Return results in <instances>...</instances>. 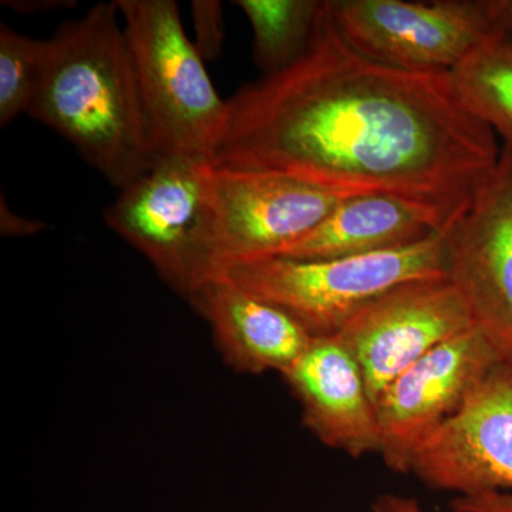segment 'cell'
<instances>
[{"label":"cell","instance_id":"6da1fadb","mask_svg":"<svg viewBox=\"0 0 512 512\" xmlns=\"http://www.w3.org/2000/svg\"><path fill=\"white\" fill-rule=\"evenodd\" d=\"M500 156L494 131L463 106L450 73L360 55L323 0L301 59L229 97L212 163L292 175L345 197L394 195L451 224Z\"/></svg>","mask_w":512,"mask_h":512},{"label":"cell","instance_id":"7a4b0ae2","mask_svg":"<svg viewBox=\"0 0 512 512\" xmlns=\"http://www.w3.org/2000/svg\"><path fill=\"white\" fill-rule=\"evenodd\" d=\"M29 117L53 128L111 185L157 160L119 8L100 2L49 39Z\"/></svg>","mask_w":512,"mask_h":512},{"label":"cell","instance_id":"3957f363","mask_svg":"<svg viewBox=\"0 0 512 512\" xmlns=\"http://www.w3.org/2000/svg\"><path fill=\"white\" fill-rule=\"evenodd\" d=\"M212 276L227 278L282 309L312 338H329L396 286L447 276L446 247L441 231L392 251L333 259L266 256L229 265Z\"/></svg>","mask_w":512,"mask_h":512},{"label":"cell","instance_id":"277c9868","mask_svg":"<svg viewBox=\"0 0 512 512\" xmlns=\"http://www.w3.org/2000/svg\"><path fill=\"white\" fill-rule=\"evenodd\" d=\"M157 158L214 156L227 100L185 35L174 0H116Z\"/></svg>","mask_w":512,"mask_h":512},{"label":"cell","instance_id":"5b68a950","mask_svg":"<svg viewBox=\"0 0 512 512\" xmlns=\"http://www.w3.org/2000/svg\"><path fill=\"white\" fill-rule=\"evenodd\" d=\"M214 163L197 156L160 157L121 188L104 212L107 227L146 256L184 296L200 285L211 222Z\"/></svg>","mask_w":512,"mask_h":512},{"label":"cell","instance_id":"8992f818","mask_svg":"<svg viewBox=\"0 0 512 512\" xmlns=\"http://www.w3.org/2000/svg\"><path fill=\"white\" fill-rule=\"evenodd\" d=\"M345 198L292 175L214 164L200 285L229 265L281 254Z\"/></svg>","mask_w":512,"mask_h":512},{"label":"cell","instance_id":"52a82bcc","mask_svg":"<svg viewBox=\"0 0 512 512\" xmlns=\"http://www.w3.org/2000/svg\"><path fill=\"white\" fill-rule=\"evenodd\" d=\"M329 8L356 52L406 72L451 73L497 32L490 0H329Z\"/></svg>","mask_w":512,"mask_h":512},{"label":"cell","instance_id":"ba28073f","mask_svg":"<svg viewBox=\"0 0 512 512\" xmlns=\"http://www.w3.org/2000/svg\"><path fill=\"white\" fill-rule=\"evenodd\" d=\"M505 359L473 326L441 343L387 384L376 400L384 464L394 473H412L420 447Z\"/></svg>","mask_w":512,"mask_h":512},{"label":"cell","instance_id":"9c48e42d","mask_svg":"<svg viewBox=\"0 0 512 512\" xmlns=\"http://www.w3.org/2000/svg\"><path fill=\"white\" fill-rule=\"evenodd\" d=\"M447 278L474 326L512 360V147L443 231Z\"/></svg>","mask_w":512,"mask_h":512},{"label":"cell","instance_id":"30bf717a","mask_svg":"<svg viewBox=\"0 0 512 512\" xmlns=\"http://www.w3.org/2000/svg\"><path fill=\"white\" fill-rule=\"evenodd\" d=\"M473 326L466 302L443 276L396 286L357 312L335 338L355 357L376 404L407 367Z\"/></svg>","mask_w":512,"mask_h":512},{"label":"cell","instance_id":"8fae6325","mask_svg":"<svg viewBox=\"0 0 512 512\" xmlns=\"http://www.w3.org/2000/svg\"><path fill=\"white\" fill-rule=\"evenodd\" d=\"M412 473L466 500L512 495V360L498 363L420 447Z\"/></svg>","mask_w":512,"mask_h":512},{"label":"cell","instance_id":"7c38bea8","mask_svg":"<svg viewBox=\"0 0 512 512\" xmlns=\"http://www.w3.org/2000/svg\"><path fill=\"white\" fill-rule=\"evenodd\" d=\"M282 376L301 403L303 423L323 444L352 457L380 453L376 404L338 338H313Z\"/></svg>","mask_w":512,"mask_h":512},{"label":"cell","instance_id":"4fadbf2b","mask_svg":"<svg viewBox=\"0 0 512 512\" xmlns=\"http://www.w3.org/2000/svg\"><path fill=\"white\" fill-rule=\"evenodd\" d=\"M188 299L210 323L218 348L239 372L284 375L312 343L311 333L272 303L222 276L205 279Z\"/></svg>","mask_w":512,"mask_h":512},{"label":"cell","instance_id":"5bb4252c","mask_svg":"<svg viewBox=\"0 0 512 512\" xmlns=\"http://www.w3.org/2000/svg\"><path fill=\"white\" fill-rule=\"evenodd\" d=\"M450 221L429 205L387 194L345 198L318 227L279 255L333 259L410 247L444 231Z\"/></svg>","mask_w":512,"mask_h":512},{"label":"cell","instance_id":"9a60e30c","mask_svg":"<svg viewBox=\"0 0 512 512\" xmlns=\"http://www.w3.org/2000/svg\"><path fill=\"white\" fill-rule=\"evenodd\" d=\"M454 92L474 117L512 147V35L494 32L450 73Z\"/></svg>","mask_w":512,"mask_h":512},{"label":"cell","instance_id":"2e32d148","mask_svg":"<svg viewBox=\"0 0 512 512\" xmlns=\"http://www.w3.org/2000/svg\"><path fill=\"white\" fill-rule=\"evenodd\" d=\"M323 0H237L252 29V57L262 76L282 72L311 45Z\"/></svg>","mask_w":512,"mask_h":512},{"label":"cell","instance_id":"e0dca14e","mask_svg":"<svg viewBox=\"0 0 512 512\" xmlns=\"http://www.w3.org/2000/svg\"><path fill=\"white\" fill-rule=\"evenodd\" d=\"M49 49V39L22 35L0 25V127H8L16 117L28 116Z\"/></svg>","mask_w":512,"mask_h":512},{"label":"cell","instance_id":"ac0fdd59","mask_svg":"<svg viewBox=\"0 0 512 512\" xmlns=\"http://www.w3.org/2000/svg\"><path fill=\"white\" fill-rule=\"evenodd\" d=\"M195 46L202 59H217L225 40L224 9L218 0H192Z\"/></svg>","mask_w":512,"mask_h":512},{"label":"cell","instance_id":"d6986e66","mask_svg":"<svg viewBox=\"0 0 512 512\" xmlns=\"http://www.w3.org/2000/svg\"><path fill=\"white\" fill-rule=\"evenodd\" d=\"M43 229H45V224L42 221L29 220V218L16 214L2 197L0 200V231H2V235L29 237V235L39 234Z\"/></svg>","mask_w":512,"mask_h":512},{"label":"cell","instance_id":"ffe728a7","mask_svg":"<svg viewBox=\"0 0 512 512\" xmlns=\"http://www.w3.org/2000/svg\"><path fill=\"white\" fill-rule=\"evenodd\" d=\"M372 512H426L419 501L403 495L384 494L372 504Z\"/></svg>","mask_w":512,"mask_h":512},{"label":"cell","instance_id":"44dd1931","mask_svg":"<svg viewBox=\"0 0 512 512\" xmlns=\"http://www.w3.org/2000/svg\"><path fill=\"white\" fill-rule=\"evenodd\" d=\"M5 8L15 10L19 13H40L47 10H56L64 8H74L76 2H66V0H6L2 2Z\"/></svg>","mask_w":512,"mask_h":512},{"label":"cell","instance_id":"7402d4cb","mask_svg":"<svg viewBox=\"0 0 512 512\" xmlns=\"http://www.w3.org/2000/svg\"><path fill=\"white\" fill-rule=\"evenodd\" d=\"M495 29L512 35V0H490Z\"/></svg>","mask_w":512,"mask_h":512}]
</instances>
